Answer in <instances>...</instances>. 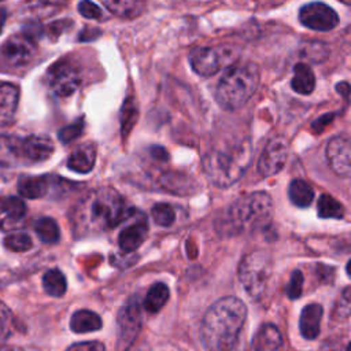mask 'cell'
<instances>
[{
    "label": "cell",
    "instance_id": "484cf974",
    "mask_svg": "<svg viewBox=\"0 0 351 351\" xmlns=\"http://www.w3.org/2000/svg\"><path fill=\"white\" fill-rule=\"evenodd\" d=\"M288 196L296 207H308L314 199V191L306 181L296 178L288 186Z\"/></svg>",
    "mask_w": 351,
    "mask_h": 351
},
{
    "label": "cell",
    "instance_id": "9a60e30c",
    "mask_svg": "<svg viewBox=\"0 0 351 351\" xmlns=\"http://www.w3.org/2000/svg\"><path fill=\"white\" fill-rule=\"evenodd\" d=\"M322 318V306L318 303H310L303 307L299 318V329L304 339L314 340L319 335Z\"/></svg>",
    "mask_w": 351,
    "mask_h": 351
},
{
    "label": "cell",
    "instance_id": "836d02e7",
    "mask_svg": "<svg viewBox=\"0 0 351 351\" xmlns=\"http://www.w3.org/2000/svg\"><path fill=\"white\" fill-rule=\"evenodd\" d=\"M3 211L5 213L8 219L16 222L25 215L26 206L19 197L10 196V197L3 199Z\"/></svg>",
    "mask_w": 351,
    "mask_h": 351
},
{
    "label": "cell",
    "instance_id": "e0dca14e",
    "mask_svg": "<svg viewBox=\"0 0 351 351\" xmlns=\"http://www.w3.org/2000/svg\"><path fill=\"white\" fill-rule=\"evenodd\" d=\"M147 234H148L147 222L138 221L121 230L118 237V244L121 250H123L125 252H132L144 243V240L147 239Z\"/></svg>",
    "mask_w": 351,
    "mask_h": 351
},
{
    "label": "cell",
    "instance_id": "44dd1931",
    "mask_svg": "<svg viewBox=\"0 0 351 351\" xmlns=\"http://www.w3.org/2000/svg\"><path fill=\"white\" fill-rule=\"evenodd\" d=\"M160 185L163 189L176 195L193 193V191L196 189V185L189 176L182 173H176V171L165 173L160 177Z\"/></svg>",
    "mask_w": 351,
    "mask_h": 351
},
{
    "label": "cell",
    "instance_id": "bcb514c9",
    "mask_svg": "<svg viewBox=\"0 0 351 351\" xmlns=\"http://www.w3.org/2000/svg\"><path fill=\"white\" fill-rule=\"evenodd\" d=\"M340 1H341V3H344L346 5H350V4H351V0H340Z\"/></svg>",
    "mask_w": 351,
    "mask_h": 351
},
{
    "label": "cell",
    "instance_id": "f546056e",
    "mask_svg": "<svg viewBox=\"0 0 351 351\" xmlns=\"http://www.w3.org/2000/svg\"><path fill=\"white\" fill-rule=\"evenodd\" d=\"M34 230L38 239L45 244H55L59 241L60 230L55 219L49 217H43L34 223Z\"/></svg>",
    "mask_w": 351,
    "mask_h": 351
},
{
    "label": "cell",
    "instance_id": "7c38bea8",
    "mask_svg": "<svg viewBox=\"0 0 351 351\" xmlns=\"http://www.w3.org/2000/svg\"><path fill=\"white\" fill-rule=\"evenodd\" d=\"M326 160L330 169L340 177L351 174V143L347 134H337L328 141Z\"/></svg>",
    "mask_w": 351,
    "mask_h": 351
},
{
    "label": "cell",
    "instance_id": "8992f818",
    "mask_svg": "<svg viewBox=\"0 0 351 351\" xmlns=\"http://www.w3.org/2000/svg\"><path fill=\"white\" fill-rule=\"evenodd\" d=\"M237 45L217 44L196 47L189 52L188 60L192 70L202 77H211L223 69H230L240 59Z\"/></svg>",
    "mask_w": 351,
    "mask_h": 351
},
{
    "label": "cell",
    "instance_id": "ffe728a7",
    "mask_svg": "<svg viewBox=\"0 0 351 351\" xmlns=\"http://www.w3.org/2000/svg\"><path fill=\"white\" fill-rule=\"evenodd\" d=\"M100 3L115 16L134 19L145 11V0H100Z\"/></svg>",
    "mask_w": 351,
    "mask_h": 351
},
{
    "label": "cell",
    "instance_id": "8fae6325",
    "mask_svg": "<svg viewBox=\"0 0 351 351\" xmlns=\"http://www.w3.org/2000/svg\"><path fill=\"white\" fill-rule=\"evenodd\" d=\"M288 156V141L282 136L271 137L258 160V171L263 177L277 174L285 165Z\"/></svg>",
    "mask_w": 351,
    "mask_h": 351
},
{
    "label": "cell",
    "instance_id": "5bb4252c",
    "mask_svg": "<svg viewBox=\"0 0 351 351\" xmlns=\"http://www.w3.org/2000/svg\"><path fill=\"white\" fill-rule=\"evenodd\" d=\"M36 41L23 33L10 36L1 47L3 58L12 66H23L32 60L36 52Z\"/></svg>",
    "mask_w": 351,
    "mask_h": 351
},
{
    "label": "cell",
    "instance_id": "3957f363",
    "mask_svg": "<svg viewBox=\"0 0 351 351\" xmlns=\"http://www.w3.org/2000/svg\"><path fill=\"white\" fill-rule=\"evenodd\" d=\"M273 217V200L269 193L258 191L232 203L221 225L230 234L255 232L267 226Z\"/></svg>",
    "mask_w": 351,
    "mask_h": 351
},
{
    "label": "cell",
    "instance_id": "ba28073f",
    "mask_svg": "<svg viewBox=\"0 0 351 351\" xmlns=\"http://www.w3.org/2000/svg\"><path fill=\"white\" fill-rule=\"evenodd\" d=\"M118 324V346L123 350L133 344L141 329V307L140 302L133 296L121 308L117 317Z\"/></svg>",
    "mask_w": 351,
    "mask_h": 351
},
{
    "label": "cell",
    "instance_id": "c3c4849f",
    "mask_svg": "<svg viewBox=\"0 0 351 351\" xmlns=\"http://www.w3.org/2000/svg\"><path fill=\"white\" fill-rule=\"evenodd\" d=\"M230 351H237V346H236L233 350H230Z\"/></svg>",
    "mask_w": 351,
    "mask_h": 351
},
{
    "label": "cell",
    "instance_id": "2e32d148",
    "mask_svg": "<svg viewBox=\"0 0 351 351\" xmlns=\"http://www.w3.org/2000/svg\"><path fill=\"white\" fill-rule=\"evenodd\" d=\"M96 162V147L92 143L80 144L69 156L67 167L75 173H89Z\"/></svg>",
    "mask_w": 351,
    "mask_h": 351
},
{
    "label": "cell",
    "instance_id": "d6986e66",
    "mask_svg": "<svg viewBox=\"0 0 351 351\" xmlns=\"http://www.w3.org/2000/svg\"><path fill=\"white\" fill-rule=\"evenodd\" d=\"M19 89L11 82H0V125L8 123L18 106Z\"/></svg>",
    "mask_w": 351,
    "mask_h": 351
},
{
    "label": "cell",
    "instance_id": "ee69618b",
    "mask_svg": "<svg viewBox=\"0 0 351 351\" xmlns=\"http://www.w3.org/2000/svg\"><path fill=\"white\" fill-rule=\"evenodd\" d=\"M351 350V344L347 343L344 346V350L341 347H337V346H333V344H325V347L322 348V351H350Z\"/></svg>",
    "mask_w": 351,
    "mask_h": 351
},
{
    "label": "cell",
    "instance_id": "d6a6232c",
    "mask_svg": "<svg viewBox=\"0 0 351 351\" xmlns=\"http://www.w3.org/2000/svg\"><path fill=\"white\" fill-rule=\"evenodd\" d=\"M151 217L154 222L159 226H170L176 219V213L170 204L156 203L151 208Z\"/></svg>",
    "mask_w": 351,
    "mask_h": 351
},
{
    "label": "cell",
    "instance_id": "83f0119b",
    "mask_svg": "<svg viewBox=\"0 0 351 351\" xmlns=\"http://www.w3.org/2000/svg\"><path fill=\"white\" fill-rule=\"evenodd\" d=\"M169 288L163 282H155L145 295L144 308L148 313H158L169 300Z\"/></svg>",
    "mask_w": 351,
    "mask_h": 351
},
{
    "label": "cell",
    "instance_id": "60d3db41",
    "mask_svg": "<svg viewBox=\"0 0 351 351\" xmlns=\"http://www.w3.org/2000/svg\"><path fill=\"white\" fill-rule=\"evenodd\" d=\"M333 118H335V114H333V112H330V114H324L322 117H319L318 119H315V121L313 122V129H314L317 133H321V132L332 122Z\"/></svg>",
    "mask_w": 351,
    "mask_h": 351
},
{
    "label": "cell",
    "instance_id": "8d00e7d4",
    "mask_svg": "<svg viewBox=\"0 0 351 351\" xmlns=\"http://www.w3.org/2000/svg\"><path fill=\"white\" fill-rule=\"evenodd\" d=\"M303 282H304V277L302 274L300 270H293L291 274V280L285 287V292L287 296L289 299H298L302 295L303 291Z\"/></svg>",
    "mask_w": 351,
    "mask_h": 351
},
{
    "label": "cell",
    "instance_id": "b9f144b4",
    "mask_svg": "<svg viewBox=\"0 0 351 351\" xmlns=\"http://www.w3.org/2000/svg\"><path fill=\"white\" fill-rule=\"evenodd\" d=\"M151 155L155 159H159V160H167L169 159V155H167L166 149L162 148V147H152L151 148Z\"/></svg>",
    "mask_w": 351,
    "mask_h": 351
},
{
    "label": "cell",
    "instance_id": "ac0fdd59",
    "mask_svg": "<svg viewBox=\"0 0 351 351\" xmlns=\"http://www.w3.org/2000/svg\"><path fill=\"white\" fill-rule=\"evenodd\" d=\"M282 344V336L273 324L262 325L252 337L251 346L255 351H276Z\"/></svg>",
    "mask_w": 351,
    "mask_h": 351
},
{
    "label": "cell",
    "instance_id": "7dc6e473",
    "mask_svg": "<svg viewBox=\"0 0 351 351\" xmlns=\"http://www.w3.org/2000/svg\"><path fill=\"white\" fill-rule=\"evenodd\" d=\"M3 211V199H0V213Z\"/></svg>",
    "mask_w": 351,
    "mask_h": 351
},
{
    "label": "cell",
    "instance_id": "5b68a950",
    "mask_svg": "<svg viewBox=\"0 0 351 351\" xmlns=\"http://www.w3.org/2000/svg\"><path fill=\"white\" fill-rule=\"evenodd\" d=\"M251 155L252 151L248 140L232 148H214L203 159L206 177L217 186H230L244 174Z\"/></svg>",
    "mask_w": 351,
    "mask_h": 351
},
{
    "label": "cell",
    "instance_id": "6da1fadb",
    "mask_svg": "<svg viewBox=\"0 0 351 351\" xmlns=\"http://www.w3.org/2000/svg\"><path fill=\"white\" fill-rule=\"evenodd\" d=\"M247 307L236 296H223L206 311L200 324V341L206 351H230L240 337Z\"/></svg>",
    "mask_w": 351,
    "mask_h": 351
},
{
    "label": "cell",
    "instance_id": "277c9868",
    "mask_svg": "<svg viewBox=\"0 0 351 351\" xmlns=\"http://www.w3.org/2000/svg\"><path fill=\"white\" fill-rule=\"evenodd\" d=\"M259 82L261 73L255 63H236L219 80L215 89V99L228 111L239 110L252 97Z\"/></svg>",
    "mask_w": 351,
    "mask_h": 351
},
{
    "label": "cell",
    "instance_id": "7402d4cb",
    "mask_svg": "<svg viewBox=\"0 0 351 351\" xmlns=\"http://www.w3.org/2000/svg\"><path fill=\"white\" fill-rule=\"evenodd\" d=\"M49 181L43 176H23L18 181V192L27 199H38L47 195Z\"/></svg>",
    "mask_w": 351,
    "mask_h": 351
},
{
    "label": "cell",
    "instance_id": "52a82bcc",
    "mask_svg": "<svg viewBox=\"0 0 351 351\" xmlns=\"http://www.w3.org/2000/svg\"><path fill=\"white\" fill-rule=\"evenodd\" d=\"M273 271L271 255L265 250L247 254L239 266V278L247 295L258 300L265 293Z\"/></svg>",
    "mask_w": 351,
    "mask_h": 351
},
{
    "label": "cell",
    "instance_id": "f6af8a7d",
    "mask_svg": "<svg viewBox=\"0 0 351 351\" xmlns=\"http://www.w3.org/2000/svg\"><path fill=\"white\" fill-rule=\"evenodd\" d=\"M5 18H7V12L4 8H0V33L3 30V26L5 23Z\"/></svg>",
    "mask_w": 351,
    "mask_h": 351
},
{
    "label": "cell",
    "instance_id": "ab89813d",
    "mask_svg": "<svg viewBox=\"0 0 351 351\" xmlns=\"http://www.w3.org/2000/svg\"><path fill=\"white\" fill-rule=\"evenodd\" d=\"M66 351H106L103 343L92 340V341H80L71 344Z\"/></svg>",
    "mask_w": 351,
    "mask_h": 351
},
{
    "label": "cell",
    "instance_id": "cb8c5ba5",
    "mask_svg": "<svg viewBox=\"0 0 351 351\" xmlns=\"http://www.w3.org/2000/svg\"><path fill=\"white\" fill-rule=\"evenodd\" d=\"M101 318L90 310H77L70 318V329L74 333L95 332L101 328Z\"/></svg>",
    "mask_w": 351,
    "mask_h": 351
},
{
    "label": "cell",
    "instance_id": "4fadbf2b",
    "mask_svg": "<svg viewBox=\"0 0 351 351\" xmlns=\"http://www.w3.org/2000/svg\"><path fill=\"white\" fill-rule=\"evenodd\" d=\"M55 151L52 140L47 136L32 134L19 138V154L22 165H34L48 160Z\"/></svg>",
    "mask_w": 351,
    "mask_h": 351
},
{
    "label": "cell",
    "instance_id": "1f68e13d",
    "mask_svg": "<svg viewBox=\"0 0 351 351\" xmlns=\"http://www.w3.org/2000/svg\"><path fill=\"white\" fill-rule=\"evenodd\" d=\"M4 247L14 252H25L32 248V237L25 232H14L4 237Z\"/></svg>",
    "mask_w": 351,
    "mask_h": 351
},
{
    "label": "cell",
    "instance_id": "e575fe53",
    "mask_svg": "<svg viewBox=\"0 0 351 351\" xmlns=\"http://www.w3.org/2000/svg\"><path fill=\"white\" fill-rule=\"evenodd\" d=\"M14 329V315L11 310L0 300V344L10 339Z\"/></svg>",
    "mask_w": 351,
    "mask_h": 351
},
{
    "label": "cell",
    "instance_id": "7bdbcfd3",
    "mask_svg": "<svg viewBox=\"0 0 351 351\" xmlns=\"http://www.w3.org/2000/svg\"><path fill=\"white\" fill-rule=\"evenodd\" d=\"M336 92L340 93V95L347 100V99H348V93H350V85H348V82H346V81L339 82V84L336 85Z\"/></svg>",
    "mask_w": 351,
    "mask_h": 351
},
{
    "label": "cell",
    "instance_id": "30bf717a",
    "mask_svg": "<svg viewBox=\"0 0 351 351\" xmlns=\"http://www.w3.org/2000/svg\"><path fill=\"white\" fill-rule=\"evenodd\" d=\"M299 21L307 29L315 32H329L339 25V15L328 4L313 1L300 8Z\"/></svg>",
    "mask_w": 351,
    "mask_h": 351
},
{
    "label": "cell",
    "instance_id": "603a6c76",
    "mask_svg": "<svg viewBox=\"0 0 351 351\" xmlns=\"http://www.w3.org/2000/svg\"><path fill=\"white\" fill-rule=\"evenodd\" d=\"M292 89L299 95H310L315 88V75L307 63H298L293 67V77L291 80Z\"/></svg>",
    "mask_w": 351,
    "mask_h": 351
},
{
    "label": "cell",
    "instance_id": "4316f807",
    "mask_svg": "<svg viewBox=\"0 0 351 351\" xmlns=\"http://www.w3.org/2000/svg\"><path fill=\"white\" fill-rule=\"evenodd\" d=\"M44 291L53 298H60L66 293L67 282L64 274L59 269H49L43 276Z\"/></svg>",
    "mask_w": 351,
    "mask_h": 351
},
{
    "label": "cell",
    "instance_id": "7a4b0ae2",
    "mask_svg": "<svg viewBox=\"0 0 351 351\" xmlns=\"http://www.w3.org/2000/svg\"><path fill=\"white\" fill-rule=\"evenodd\" d=\"M132 214L125 199L112 188H100L86 195L73 214L75 232L97 234L115 228Z\"/></svg>",
    "mask_w": 351,
    "mask_h": 351
},
{
    "label": "cell",
    "instance_id": "d4e9b609",
    "mask_svg": "<svg viewBox=\"0 0 351 351\" xmlns=\"http://www.w3.org/2000/svg\"><path fill=\"white\" fill-rule=\"evenodd\" d=\"M0 165L1 166L21 165L19 137L0 134Z\"/></svg>",
    "mask_w": 351,
    "mask_h": 351
},
{
    "label": "cell",
    "instance_id": "4dcf8cb0",
    "mask_svg": "<svg viewBox=\"0 0 351 351\" xmlns=\"http://www.w3.org/2000/svg\"><path fill=\"white\" fill-rule=\"evenodd\" d=\"M317 213L321 218L340 219L344 217V207L330 195H321L317 204Z\"/></svg>",
    "mask_w": 351,
    "mask_h": 351
},
{
    "label": "cell",
    "instance_id": "f1b7e54d",
    "mask_svg": "<svg viewBox=\"0 0 351 351\" xmlns=\"http://www.w3.org/2000/svg\"><path fill=\"white\" fill-rule=\"evenodd\" d=\"M138 118V106L137 101L133 96H128L123 100V104L121 107V115H119V121H121V134L123 138L128 137V134L130 133V130L133 129L136 121Z\"/></svg>",
    "mask_w": 351,
    "mask_h": 351
},
{
    "label": "cell",
    "instance_id": "9c48e42d",
    "mask_svg": "<svg viewBox=\"0 0 351 351\" xmlns=\"http://www.w3.org/2000/svg\"><path fill=\"white\" fill-rule=\"evenodd\" d=\"M48 82L56 96L69 97L78 89L81 75L78 69L69 60H60L48 70Z\"/></svg>",
    "mask_w": 351,
    "mask_h": 351
},
{
    "label": "cell",
    "instance_id": "74e56055",
    "mask_svg": "<svg viewBox=\"0 0 351 351\" xmlns=\"http://www.w3.org/2000/svg\"><path fill=\"white\" fill-rule=\"evenodd\" d=\"M350 304H351V291H350V287H347V288H344V291H343V293H341V296H340V299H339V302H337V304L333 310L335 317H337L340 319L348 318L350 310H351Z\"/></svg>",
    "mask_w": 351,
    "mask_h": 351
},
{
    "label": "cell",
    "instance_id": "f35d334b",
    "mask_svg": "<svg viewBox=\"0 0 351 351\" xmlns=\"http://www.w3.org/2000/svg\"><path fill=\"white\" fill-rule=\"evenodd\" d=\"M78 11L84 18H88V19H100L103 16L101 8L90 0L80 1L78 3Z\"/></svg>",
    "mask_w": 351,
    "mask_h": 351
},
{
    "label": "cell",
    "instance_id": "d590c367",
    "mask_svg": "<svg viewBox=\"0 0 351 351\" xmlns=\"http://www.w3.org/2000/svg\"><path fill=\"white\" fill-rule=\"evenodd\" d=\"M84 119L80 118L78 121L73 122L71 125H67L64 128H62L59 132H58V138L63 143V144H69L71 141H74L77 137H80L82 134V130H84Z\"/></svg>",
    "mask_w": 351,
    "mask_h": 351
}]
</instances>
